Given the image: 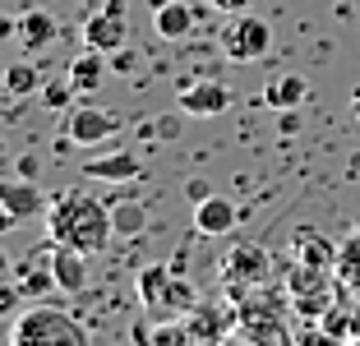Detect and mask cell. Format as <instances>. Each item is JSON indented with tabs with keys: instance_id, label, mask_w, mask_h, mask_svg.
<instances>
[{
	"instance_id": "5",
	"label": "cell",
	"mask_w": 360,
	"mask_h": 346,
	"mask_svg": "<svg viewBox=\"0 0 360 346\" xmlns=\"http://www.w3.org/2000/svg\"><path fill=\"white\" fill-rule=\"evenodd\" d=\"M120 129V115L116 111H102V106H88V102H79V106H70L65 111V125H60V134L70 139L75 148H97V143H106V139Z\"/></svg>"
},
{
	"instance_id": "22",
	"label": "cell",
	"mask_w": 360,
	"mask_h": 346,
	"mask_svg": "<svg viewBox=\"0 0 360 346\" xmlns=\"http://www.w3.org/2000/svg\"><path fill=\"white\" fill-rule=\"evenodd\" d=\"M5 93H10V97H32V93H42L37 65H32V60H10V70H5Z\"/></svg>"
},
{
	"instance_id": "4",
	"label": "cell",
	"mask_w": 360,
	"mask_h": 346,
	"mask_svg": "<svg viewBox=\"0 0 360 346\" xmlns=\"http://www.w3.org/2000/svg\"><path fill=\"white\" fill-rule=\"evenodd\" d=\"M273 46V28H268L259 14H231V23L222 28V56L236 65H259Z\"/></svg>"
},
{
	"instance_id": "18",
	"label": "cell",
	"mask_w": 360,
	"mask_h": 346,
	"mask_svg": "<svg viewBox=\"0 0 360 346\" xmlns=\"http://www.w3.org/2000/svg\"><path fill=\"white\" fill-rule=\"evenodd\" d=\"M70 84L79 88V93H97L102 88V79H106V56L102 51H93V46H84V51L70 60Z\"/></svg>"
},
{
	"instance_id": "20",
	"label": "cell",
	"mask_w": 360,
	"mask_h": 346,
	"mask_svg": "<svg viewBox=\"0 0 360 346\" xmlns=\"http://www.w3.org/2000/svg\"><path fill=\"white\" fill-rule=\"evenodd\" d=\"M111 226H116V236L134 241V236H143V231H148V208H143L139 199H120V203H111Z\"/></svg>"
},
{
	"instance_id": "19",
	"label": "cell",
	"mask_w": 360,
	"mask_h": 346,
	"mask_svg": "<svg viewBox=\"0 0 360 346\" xmlns=\"http://www.w3.org/2000/svg\"><path fill=\"white\" fill-rule=\"evenodd\" d=\"M305 79L300 74H277V79H268L264 84V106H273V111H296L300 102H305Z\"/></svg>"
},
{
	"instance_id": "28",
	"label": "cell",
	"mask_w": 360,
	"mask_h": 346,
	"mask_svg": "<svg viewBox=\"0 0 360 346\" xmlns=\"http://www.w3.org/2000/svg\"><path fill=\"white\" fill-rule=\"evenodd\" d=\"M158 139H176V115H167V120H158Z\"/></svg>"
},
{
	"instance_id": "6",
	"label": "cell",
	"mask_w": 360,
	"mask_h": 346,
	"mask_svg": "<svg viewBox=\"0 0 360 346\" xmlns=\"http://www.w3.org/2000/svg\"><path fill=\"white\" fill-rule=\"evenodd\" d=\"M264 277H268V250L264 245H231V254L222 259V282L231 291V300H240L255 286H264Z\"/></svg>"
},
{
	"instance_id": "10",
	"label": "cell",
	"mask_w": 360,
	"mask_h": 346,
	"mask_svg": "<svg viewBox=\"0 0 360 346\" xmlns=\"http://www.w3.org/2000/svg\"><path fill=\"white\" fill-rule=\"evenodd\" d=\"M226 106H231V88H226L222 79H199V84L180 88V111H185V115L208 120V115H222Z\"/></svg>"
},
{
	"instance_id": "31",
	"label": "cell",
	"mask_w": 360,
	"mask_h": 346,
	"mask_svg": "<svg viewBox=\"0 0 360 346\" xmlns=\"http://www.w3.org/2000/svg\"><path fill=\"white\" fill-rule=\"evenodd\" d=\"M351 115H356V125H360V97H356V102H351Z\"/></svg>"
},
{
	"instance_id": "17",
	"label": "cell",
	"mask_w": 360,
	"mask_h": 346,
	"mask_svg": "<svg viewBox=\"0 0 360 346\" xmlns=\"http://www.w3.org/2000/svg\"><path fill=\"white\" fill-rule=\"evenodd\" d=\"M153 28H158V37H167V42H180V37L194 32V10L185 5V0H162Z\"/></svg>"
},
{
	"instance_id": "3",
	"label": "cell",
	"mask_w": 360,
	"mask_h": 346,
	"mask_svg": "<svg viewBox=\"0 0 360 346\" xmlns=\"http://www.w3.org/2000/svg\"><path fill=\"white\" fill-rule=\"evenodd\" d=\"M236 333H245L259 346H282L286 342V300L268 286H255L236 300Z\"/></svg>"
},
{
	"instance_id": "25",
	"label": "cell",
	"mask_w": 360,
	"mask_h": 346,
	"mask_svg": "<svg viewBox=\"0 0 360 346\" xmlns=\"http://www.w3.org/2000/svg\"><path fill=\"white\" fill-rule=\"evenodd\" d=\"M208 5H212L217 14H226V19H231V14H245L250 5H255V0H208Z\"/></svg>"
},
{
	"instance_id": "16",
	"label": "cell",
	"mask_w": 360,
	"mask_h": 346,
	"mask_svg": "<svg viewBox=\"0 0 360 346\" xmlns=\"http://www.w3.org/2000/svg\"><path fill=\"white\" fill-rule=\"evenodd\" d=\"M171 277H176L171 263H148V268H139V277H134V295H139V305H143L153 319L162 314V300H167Z\"/></svg>"
},
{
	"instance_id": "32",
	"label": "cell",
	"mask_w": 360,
	"mask_h": 346,
	"mask_svg": "<svg viewBox=\"0 0 360 346\" xmlns=\"http://www.w3.org/2000/svg\"><path fill=\"white\" fill-rule=\"evenodd\" d=\"M351 346H360V333H356V337H351Z\"/></svg>"
},
{
	"instance_id": "7",
	"label": "cell",
	"mask_w": 360,
	"mask_h": 346,
	"mask_svg": "<svg viewBox=\"0 0 360 346\" xmlns=\"http://www.w3.org/2000/svg\"><path fill=\"white\" fill-rule=\"evenodd\" d=\"M185 328H190L194 346H222L226 337L236 333V305H222V300H199L185 314Z\"/></svg>"
},
{
	"instance_id": "29",
	"label": "cell",
	"mask_w": 360,
	"mask_h": 346,
	"mask_svg": "<svg viewBox=\"0 0 360 346\" xmlns=\"http://www.w3.org/2000/svg\"><path fill=\"white\" fill-rule=\"evenodd\" d=\"M19 176H28V180L37 176V158H23V162H19Z\"/></svg>"
},
{
	"instance_id": "33",
	"label": "cell",
	"mask_w": 360,
	"mask_h": 346,
	"mask_svg": "<svg viewBox=\"0 0 360 346\" xmlns=\"http://www.w3.org/2000/svg\"><path fill=\"white\" fill-rule=\"evenodd\" d=\"M282 346H296V342H282Z\"/></svg>"
},
{
	"instance_id": "27",
	"label": "cell",
	"mask_w": 360,
	"mask_h": 346,
	"mask_svg": "<svg viewBox=\"0 0 360 346\" xmlns=\"http://www.w3.org/2000/svg\"><path fill=\"white\" fill-rule=\"evenodd\" d=\"M277 115H282V134H296V129H300L296 111H277Z\"/></svg>"
},
{
	"instance_id": "23",
	"label": "cell",
	"mask_w": 360,
	"mask_h": 346,
	"mask_svg": "<svg viewBox=\"0 0 360 346\" xmlns=\"http://www.w3.org/2000/svg\"><path fill=\"white\" fill-rule=\"evenodd\" d=\"M75 93H79V88L70 84V74H65V79H46L42 93H37V102H42L46 111H60V115H65L70 106H75Z\"/></svg>"
},
{
	"instance_id": "12",
	"label": "cell",
	"mask_w": 360,
	"mask_h": 346,
	"mask_svg": "<svg viewBox=\"0 0 360 346\" xmlns=\"http://www.w3.org/2000/svg\"><path fill=\"white\" fill-rule=\"evenodd\" d=\"M56 250V245H51ZM51 250H32L28 259L14 263V282H19L23 295H46V291H60L56 286V268H51Z\"/></svg>"
},
{
	"instance_id": "13",
	"label": "cell",
	"mask_w": 360,
	"mask_h": 346,
	"mask_svg": "<svg viewBox=\"0 0 360 346\" xmlns=\"http://www.w3.org/2000/svg\"><path fill=\"white\" fill-rule=\"evenodd\" d=\"M236 222H240V203L222 199V194L194 203V231H199V236H231Z\"/></svg>"
},
{
	"instance_id": "15",
	"label": "cell",
	"mask_w": 360,
	"mask_h": 346,
	"mask_svg": "<svg viewBox=\"0 0 360 346\" xmlns=\"http://www.w3.org/2000/svg\"><path fill=\"white\" fill-rule=\"evenodd\" d=\"M84 176L102 180V185H125V180L143 176V162H139V153H106V158L84 162Z\"/></svg>"
},
{
	"instance_id": "30",
	"label": "cell",
	"mask_w": 360,
	"mask_h": 346,
	"mask_svg": "<svg viewBox=\"0 0 360 346\" xmlns=\"http://www.w3.org/2000/svg\"><path fill=\"white\" fill-rule=\"evenodd\" d=\"M222 346H259V342H250V337H245V333H231V337H226Z\"/></svg>"
},
{
	"instance_id": "1",
	"label": "cell",
	"mask_w": 360,
	"mask_h": 346,
	"mask_svg": "<svg viewBox=\"0 0 360 346\" xmlns=\"http://www.w3.org/2000/svg\"><path fill=\"white\" fill-rule=\"evenodd\" d=\"M46 231H51L56 245H75L84 254H102L116 236L111 226V203L93 199L88 189H60L51 194V208H46Z\"/></svg>"
},
{
	"instance_id": "24",
	"label": "cell",
	"mask_w": 360,
	"mask_h": 346,
	"mask_svg": "<svg viewBox=\"0 0 360 346\" xmlns=\"http://www.w3.org/2000/svg\"><path fill=\"white\" fill-rule=\"evenodd\" d=\"M217 189H212V180H203V176H190L185 180V199L190 203H203V199H212Z\"/></svg>"
},
{
	"instance_id": "26",
	"label": "cell",
	"mask_w": 360,
	"mask_h": 346,
	"mask_svg": "<svg viewBox=\"0 0 360 346\" xmlns=\"http://www.w3.org/2000/svg\"><path fill=\"white\" fill-rule=\"evenodd\" d=\"M111 70L129 74V70H134V51H129V46H125V51H116V56H111Z\"/></svg>"
},
{
	"instance_id": "21",
	"label": "cell",
	"mask_w": 360,
	"mask_h": 346,
	"mask_svg": "<svg viewBox=\"0 0 360 346\" xmlns=\"http://www.w3.org/2000/svg\"><path fill=\"white\" fill-rule=\"evenodd\" d=\"M199 305V295H194V282L185 273H176L171 277V286H167V300H162V314H158V323L162 319H185Z\"/></svg>"
},
{
	"instance_id": "14",
	"label": "cell",
	"mask_w": 360,
	"mask_h": 346,
	"mask_svg": "<svg viewBox=\"0 0 360 346\" xmlns=\"http://www.w3.org/2000/svg\"><path fill=\"white\" fill-rule=\"evenodd\" d=\"M51 245H56V241H51ZM88 259H93V254L75 250V245H56V250H51L56 286H60L65 295H75V291H84V286H88Z\"/></svg>"
},
{
	"instance_id": "2",
	"label": "cell",
	"mask_w": 360,
	"mask_h": 346,
	"mask_svg": "<svg viewBox=\"0 0 360 346\" xmlns=\"http://www.w3.org/2000/svg\"><path fill=\"white\" fill-rule=\"evenodd\" d=\"M10 346H93V337L75 314H65L56 305H32L14 319Z\"/></svg>"
},
{
	"instance_id": "11",
	"label": "cell",
	"mask_w": 360,
	"mask_h": 346,
	"mask_svg": "<svg viewBox=\"0 0 360 346\" xmlns=\"http://www.w3.org/2000/svg\"><path fill=\"white\" fill-rule=\"evenodd\" d=\"M14 37H19L23 56H42L46 46L60 37V19H56L51 10H37V5H32V10L19 14V32H14Z\"/></svg>"
},
{
	"instance_id": "9",
	"label": "cell",
	"mask_w": 360,
	"mask_h": 346,
	"mask_svg": "<svg viewBox=\"0 0 360 346\" xmlns=\"http://www.w3.org/2000/svg\"><path fill=\"white\" fill-rule=\"evenodd\" d=\"M125 42H129V19L120 10H97V14H88V23H84V46H93V51H102V56H116V51H125Z\"/></svg>"
},
{
	"instance_id": "8",
	"label": "cell",
	"mask_w": 360,
	"mask_h": 346,
	"mask_svg": "<svg viewBox=\"0 0 360 346\" xmlns=\"http://www.w3.org/2000/svg\"><path fill=\"white\" fill-rule=\"evenodd\" d=\"M0 203H5L0 231L19 226V222H28V217H46V208H51V199H46L42 189H37V180H28V176L5 180V185H0Z\"/></svg>"
}]
</instances>
